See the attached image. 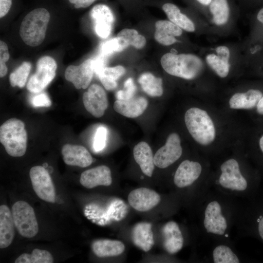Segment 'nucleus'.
<instances>
[{"mask_svg": "<svg viewBox=\"0 0 263 263\" xmlns=\"http://www.w3.org/2000/svg\"><path fill=\"white\" fill-rule=\"evenodd\" d=\"M241 199L209 188L195 207L201 237L207 242L230 239Z\"/></svg>", "mask_w": 263, "mask_h": 263, "instance_id": "obj_1", "label": "nucleus"}, {"mask_svg": "<svg viewBox=\"0 0 263 263\" xmlns=\"http://www.w3.org/2000/svg\"><path fill=\"white\" fill-rule=\"evenodd\" d=\"M219 171L210 176V188L241 199H253L258 186L243 173L237 159H226L220 165Z\"/></svg>", "mask_w": 263, "mask_h": 263, "instance_id": "obj_2", "label": "nucleus"}, {"mask_svg": "<svg viewBox=\"0 0 263 263\" xmlns=\"http://www.w3.org/2000/svg\"><path fill=\"white\" fill-rule=\"evenodd\" d=\"M209 179L210 176L204 174L202 163L186 159L176 169L173 182L178 189H189V196L195 208L202 197L210 188Z\"/></svg>", "mask_w": 263, "mask_h": 263, "instance_id": "obj_3", "label": "nucleus"}, {"mask_svg": "<svg viewBox=\"0 0 263 263\" xmlns=\"http://www.w3.org/2000/svg\"><path fill=\"white\" fill-rule=\"evenodd\" d=\"M164 70L169 75L186 79H192L202 72L203 63L192 54H175L168 53L161 58Z\"/></svg>", "mask_w": 263, "mask_h": 263, "instance_id": "obj_4", "label": "nucleus"}, {"mask_svg": "<svg viewBox=\"0 0 263 263\" xmlns=\"http://www.w3.org/2000/svg\"><path fill=\"white\" fill-rule=\"evenodd\" d=\"M50 14L45 8L33 10L23 19L20 26V36L27 45L35 47L43 41L46 35Z\"/></svg>", "mask_w": 263, "mask_h": 263, "instance_id": "obj_5", "label": "nucleus"}, {"mask_svg": "<svg viewBox=\"0 0 263 263\" xmlns=\"http://www.w3.org/2000/svg\"><path fill=\"white\" fill-rule=\"evenodd\" d=\"M185 122L189 133L199 144L207 146L214 140L215 126L206 111L196 107L189 109L185 114Z\"/></svg>", "mask_w": 263, "mask_h": 263, "instance_id": "obj_6", "label": "nucleus"}, {"mask_svg": "<svg viewBox=\"0 0 263 263\" xmlns=\"http://www.w3.org/2000/svg\"><path fill=\"white\" fill-rule=\"evenodd\" d=\"M27 134L24 123L17 118H11L0 127V142L6 152L13 157H20L26 152Z\"/></svg>", "mask_w": 263, "mask_h": 263, "instance_id": "obj_7", "label": "nucleus"}, {"mask_svg": "<svg viewBox=\"0 0 263 263\" xmlns=\"http://www.w3.org/2000/svg\"><path fill=\"white\" fill-rule=\"evenodd\" d=\"M12 213L19 233L28 238L35 236L38 231V226L33 208L26 202H16L12 208Z\"/></svg>", "mask_w": 263, "mask_h": 263, "instance_id": "obj_8", "label": "nucleus"}, {"mask_svg": "<svg viewBox=\"0 0 263 263\" xmlns=\"http://www.w3.org/2000/svg\"><path fill=\"white\" fill-rule=\"evenodd\" d=\"M57 64L49 56L40 57L37 62L36 71L29 78L27 84L29 91L38 93L43 91L56 75Z\"/></svg>", "mask_w": 263, "mask_h": 263, "instance_id": "obj_9", "label": "nucleus"}, {"mask_svg": "<svg viewBox=\"0 0 263 263\" xmlns=\"http://www.w3.org/2000/svg\"><path fill=\"white\" fill-rule=\"evenodd\" d=\"M29 175L33 188L37 196L41 200L50 203L56 200L55 188L48 171L42 166L32 167Z\"/></svg>", "mask_w": 263, "mask_h": 263, "instance_id": "obj_10", "label": "nucleus"}, {"mask_svg": "<svg viewBox=\"0 0 263 263\" xmlns=\"http://www.w3.org/2000/svg\"><path fill=\"white\" fill-rule=\"evenodd\" d=\"M182 153L179 135L175 132L171 133L166 144L156 152L154 156V164L160 169L167 168L176 162Z\"/></svg>", "mask_w": 263, "mask_h": 263, "instance_id": "obj_11", "label": "nucleus"}, {"mask_svg": "<svg viewBox=\"0 0 263 263\" xmlns=\"http://www.w3.org/2000/svg\"><path fill=\"white\" fill-rule=\"evenodd\" d=\"M212 247L208 259L214 263H239L242 262L241 255L235 248L230 239L209 241Z\"/></svg>", "mask_w": 263, "mask_h": 263, "instance_id": "obj_12", "label": "nucleus"}, {"mask_svg": "<svg viewBox=\"0 0 263 263\" xmlns=\"http://www.w3.org/2000/svg\"><path fill=\"white\" fill-rule=\"evenodd\" d=\"M83 102L86 110L96 118L102 116L108 106L105 91L96 84L91 85L83 94Z\"/></svg>", "mask_w": 263, "mask_h": 263, "instance_id": "obj_13", "label": "nucleus"}, {"mask_svg": "<svg viewBox=\"0 0 263 263\" xmlns=\"http://www.w3.org/2000/svg\"><path fill=\"white\" fill-rule=\"evenodd\" d=\"M92 59H88L79 65H70L65 72L66 79L72 82L77 89H86L90 85L94 74Z\"/></svg>", "mask_w": 263, "mask_h": 263, "instance_id": "obj_14", "label": "nucleus"}, {"mask_svg": "<svg viewBox=\"0 0 263 263\" xmlns=\"http://www.w3.org/2000/svg\"><path fill=\"white\" fill-rule=\"evenodd\" d=\"M130 206L139 211H149L161 201V197L156 191L146 188H140L131 191L128 197Z\"/></svg>", "mask_w": 263, "mask_h": 263, "instance_id": "obj_15", "label": "nucleus"}, {"mask_svg": "<svg viewBox=\"0 0 263 263\" xmlns=\"http://www.w3.org/2000/svg\"><path fill=\"white\" fill-rule=\"evenodd\" d=\"M91 16L94 24V30L99 37L105 38L111 34L114 21L110 8L104 4H97L91 11Z\"/></svg>", "mask_w": 263, "mask_h": 263, "instance_id": "obj_16", "label": "nucleus"}, {"mask_svg": "<svg viewBox=\"0 0 263 263\" xmlns=\"http://www.w3.org/2000/svg\"><path fill=\"white\" fill-rule=\"evenodd\" d=\"M163 246L169 254L178 253L183 247L184 238L179 225L170 221L165 224L162 229Z\"/></svg>", "mask_w": 263, "mask_h": 263, "instance_id": "obj_17", "label": "nucleus"}, {"mask_svg": "<svg viewBox=\"0 0 263 263\" xmlns=\"http://www.w3.org/2000/svg\"><path fill=\"white\" fill-rule=\"evenodd\" d=\"M79 181L84 187L87 188H92L98 186H109L112 183L111 171L107 166H99L83 171Z\"/></svg>", "mask_w": 263, "mask_h": 263, "instance_id": "obj_18", "label": "nucleus"}, {"mask_svg": "<svg viewBox=\"0 0 263 263\" xmlns=\"http://www.w3.org/2000/svg\"><path fill=\"white\" fill-rule=\"evenodd\" d=\"M61 153L64 163L68 165L85 168L93 163L90 152L80 145L65 144Z\"/></svg>", "mask_w": 263, "mask_h": 263, "instance_id": "obj_19", "label": "nucleus"}, {"mask_svg": "<svg viewBox=\"0 0 263 263\" xmlns=\"http://www.w3.org/2000/svg\"><path fill=\"white\" fill-rule=\"evenodd\" d=\"M148 106V100L143 97H133L127 100H117L113 109L117 113L128 118L140 116Z\"/></svg>", "mask_w": 263, "mask_h": 263, "instance_id": "obj_20", "label": "nucleus"}, {"mask_svg": "<svg viewBox=\"0 0 263 263\" xmlns=\"http://www.w3.org/2000/svg\"><path fill=\"white\" fill-rule=\"evenodd\" d=\"M15 223L12 213L5 205L0 206V248L10 245L15 235Z\"/></svg>", "mask_w": 263, "mask_h": 263, "instance_id": "obj_21", "label": "nucleus"}, {"mask_svg": "<svg viewBox=\"0 0 263 263\" xmlns=\"http://www.w3.org/2000/svg\"><path fill=\"white\" fill-rule=\"evenodd\" d=\"M154 38L159 43L164 45H170L177 41L175 37L182 34L181 28L166 20H160L156 22Z\"/></svg>", "mask_w": 263, "mask_h": 263, "instance_id": "obj_22", "label": "nucleus"}, {"mask_svg": "<svg viewBox=\"0 0 263 263\" xmlns=\"http://www.w3.org/2000/svg\"><path fill=\"white\" fill-rule=\"evenodd\" d=\"M133 157L142 171L151 177L154 169V156L149 145L142 141L136 144L133 150Z\"/></svg>", "mask_w": 263, "mask_h": 263, "instance_id": "obj_23", "label": "nucleus"}, {"mask_svg": "<svg viewBox=\"0 0 263 263\" xmlns=\"http://www.w3.org/2000/svg\"><path fill=\"white\" fill-rule=\"evenodd\" d=\"M151 225L141 222L134 225L132 231V240L134 244L145 252L149 251L154 244Z\"/></svg>", "mask_w": 263, "mask_h": 263, "instance_id": "obj_24", "label": "nucleus"}, {"mask_svg": "<svg viewBox=\"0 0 263 263\" xmlns=\"http://www.w3.org/2000/svg\"><path fill=\"white\" fill-rule=\"evenodd\" d=\"M91 248L96 256L103 258L118 256L124 251L125 247L120 241L99 239L92 243Z\"/></svg>", "mask_w": 263, "mask_h": 263, "instance_id": "obj_25", "label": "nucleus"}, {"mask_svg": "<svg viewBox=\"0 0 263 263\" xmlns=\"http://www.w3.org/2000/svg\"><path fill=\"white\" fill-rule=\"evenodd\" d=\"M263 96L262 92L256 89H250L245 93H237L229 99V107L233 109H251L257 106Z\"/></svg>", "mask_w": 263, "mask_h": 263, "instance_id": "obj_26", "label": "nucleus"}, {"mask_svg": "<svg viewBox=\"0 0 263 263\" xmlns=\"http://www.w3.org/2000/svg\"><path fill=\"white\" fill-rule=\"evenodd\" d=\"M162 9L170 21L184 30L192 32L195 31L193 22L175 4L166 3L162 6Z\"/></svg>", "mask_w": 263, "mask_h": 263, "instance_id": "obj_27", "label": "nucleus"}, {"mask_svg": "<svg viewBox=\"0 0 263 263\" xmlns=\"http://www.w3.org/2000/svg\"><path fill=\"white\" fill-rule=\"evenodd\" d=\"M138 81L142 90L149 95L160 96L163 94L162 79L156 77L150 73H144L140 75Z\"/></svg>", "mask_w": 263, "mask_h": 263, "instance_id": "obj_28", "label": "nucleus"}, {"mask_svg": "<svg viewBox=\"0 0 263 263\" xmlns=\"http://www.w3.org/2000/svg\"><path fill=\"white\" fill-rule=\"evenodd\" d=\"M124 67L118 65L105 67L97 75L104 88L108 91L113 90L117 86V80L125 73Z\"/></svg>", "mask_w": 263, "mask_h": 263, "instance_id": "obj_29", "label": "nucleus"}, {"mask_svg": "<svg viewBox=\"0 0 263 263\" xmlns=\"http://www.w3.org/2000/svg\"><path fill=\"white\" fill-rule=\"evenodd\" d=\"M208 8L212 15L213 21L216 25H223L227 22L230 14L228 0H212Z\"/></svg>", "mask_w": 263, "mask_h": 263, "instance_id": "obj_30", "label": "nucleus"}, {"mask_svg": "<svg viewBox=\"0 0 263 263\" xmlns=\"http://www.w3.org/2000/svg\"><path fill=\"white\" fill-rule=\"evenodd\" d=\"M51 254L46 250L36 248L31 254L23 253L18 257L15 263H52Z\"/></svg>", "mask_w": 263, "mask_h": 263, "instance_id": "obj_31", "label": "nucleus"}, {"mask_svg": "<svg viewBox=\"0 0 263 263\" xmlns=\"http://www.w3.org/2000/svg\"><path fill=\"white\" fill-rule=\"evenodd\" d=\"M208 65L221 77H225L228 74L230 65L229 59L214 54L206 56Z\"/></svg>", "mask_w": 263, "mask_h": 263, "instance_id": "obj_32", "label": "nucleus"}, {"mask_svg": "<svg viewBox=\"0 0 263 263\" xmlns=\"http://www.w3.org/2000/svg\"><path fill=\"white\" fill-rule=\"evenodd\" d=\"M31 69V64L29 62H24L12 72L9 76V81L12 87L24 86Z\"/></svg>", "mask_w": 263, "mask_h": 263, "instance_id": "obj_33", "label": "nucleus"}, {"mask_svg": "<svg viewBox=\"0 0 263 263\" xmlns=\"http://www.w3.org/2000/svg\"><path fill=\"white\" fill-rule=\"evenodd\" d=\"M129 46L125 38L117 36L104 42L101 46L100 51L101 55L106 56L114 53L120 52Z\"/></svg>", "mask_w": 263, "mask_h": 263, "instance_id": "obj_34", "label": "nucleus"}, {"mask_svg": "<svg viewBox=\"0 0 263 263\" xmlns=\"http://www.w3.org/2000/svg\"><path fill=\"white\" fill-rule=\"evenodd\" d=\"M118 37L125 38L129 45H132L137 49L143 48L146 42L145 38L138 34L137 31L132 29H124L118 34Z\"/></svg>", "mask_w": 263, "mask_h": 263, "instance_id": "obj_35", "label": "nucleus"}, {"mask_svg": "<svg viewBox=\"0 0 263 263\" xmlns=\"http://www.w3.org/2000/svg\"><path fill=\"white\" fill-rule=\"evenodd\" d=\"M136 87L131 77L128 78L124 84V89L118 91L116 94L117 100H127L134 97Z\"/></svg>", "mask_w": 263, "mask_h": 263, "instance_id": "obj_36", "label": "nucleus"}, {"mask_svg": "<svg viewBox=\"0 0 263 263\" xmlns=\"http://www.w3.org/2000/svg\"><path fill=\"white\" fill-rule=\"evenodd\" d=\"M107 137V129L103 126L99 127L96 130L93 143V147L95 151H100L105 148Z\"/></svg>", "mask_w": 263, "mask_h": 263, "instance_id": "obj_37", "label": "nucleus"}, {"mask_svg": "<svg viewBox=\"0 0 263 263\" xmlns=\"http://www.w3.org/2000/svg\"><path fill=\"white\" fill-rule=\"evenodd\" d=\"M51 101L48 96L45 93H41L36 95L32 99V104L35 107H49Z\"/></svg>", "mask_w": 263, "mask_h": 263, "instance_id": "obj_38", "label": "nucleus"}, {"mask_svg": "<svg viewBox=\"0 0 263 263\" xmlns=\"http://www.w3.org/2000/svg\"><path fill=\"white\" fill-rule=\"evenodd\" d=\"M105 56L101 55L93 59L92 66L94 72L98 75L106 66Z\"/></svg>", "mask_w": 263, "mask_h": 263, "instance_id": "obj_39", "label": "nucleus"}, {"mask_svg": "<svg viewBox=\"0 0 263 263\" xmlns=\"http://www.w3.org/2000/svg\"><path fill=\"white\" fill-rule=\"evenodd\" d=\"M10 57L7 44L1 40L0 41V62L5 63Z\"/></svg>", "mask_w": 263, "mask_h": 263, "instance_id": "obj_40", "label": "nucleus"}, {"mask_svg": "<svg viewBox=\"0 0 263 263\" xmlns=\"http://www.w3.org/2000/svg\"><path fill=\"white\" fill-rule=\"evenodd\" d=\"M12 0H0V18L5 16L12 5Z\"/></svg>", "mask_w": 263, "mask_h": 263, "instance_id": "obj_41", "label": "nucleus"}, {"mask_svg": "<svg viewBox=\"0 0 263 263\" xmlns=\"http://www.w3.org/2000/svg\"><path fill=\"white\" fill-rule=\"evenodd\" d=\"M96 0H69L73 4H75V8H86L91 5Z\"/></svg>", "mask_w": 263, "mask_h": 263, "instance_id": "obj_42", "label": "nucleus"}, {"mask_svg": "<svg viewBox=\"0 0 263 263\" xmlns=\"http://www.w3.org/2000/svg\"><path fill=\"white\" fill-rule=\"evenodd\" d=\"M216 52L218 56L229 59L230 52L228 48L225 46H220L216 48Z\"/></svg>", "mask_w": 263, "mask_h": 263, "instance_id": "obj_43", "label": "nucleus"}, {"mask_svg": "<svg viewBox=\"0 0 263 263\" xmlns=\"http://www.w3.org/2000/svg\"><path fill=\"white\" fill-rule=\"evenodd\" d=\"M7 73V67L5 63L0 62V76H4Z\"/></svg>", "mask_w": 263, "mask_h": 263, "instance_id": "obj_44", "label": "nucleus"}, {"mask_svg": "<svg viewBox=\"0 0 263 263\" xmlns=\"http://www.w3.org/2000/svg\"><path fill=\"white\" fill-rule=\"evenodd\" d=\"M256 107L257 113L263 115V96L258 102Z\"/></svg>", "mask_w": 263, "mask_h": 263, "instance_id": "obj_45", "label": "nucleus"}, {"mask_svg": "<svg viewBox=\"0 0 263 263\" xmlns=\"http://www.w3.org/2000/svg\"><path fill=\"white\" fill-rule=\"evenodd\" d=\"M203 6H208L212 0H195Z\"/></svg>", "mask_w": 263, "mask_h": 263, "instance_id": "obj_46", "label": "nucleus"}, {"mask_svg": "<svg viewBox=\"0 0 263 263\" xmlns=\"http://www.w3.org/2000/svg\"><path fill=\"white\" fill-rule=\"evenodd\" d=\"M257 18L259 21L263 24V7L258 12Z\"/></svg>", "mask_w": 263, "mask_h": 263, "instance_id": "obj_47", "label": "nucleus"}, {"mask_svg": "<svg viewBox=\"0 0 263 263\" xmlns=\"http://www.w3.org/2000/svg\"><path fill=\"white\" fill-rule=\"evenodd\" d=\"M259 146L260 149L263 153V135L261 137L259 141Z\"/></svg>", "mask_w": 263, "mask_h": 263, "instance_id": "obj_48", "label": "nucleus"}]
</instances>
